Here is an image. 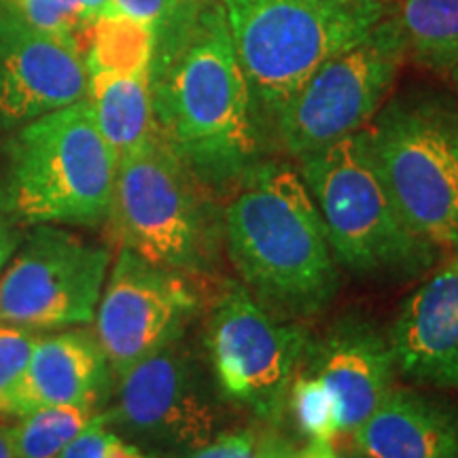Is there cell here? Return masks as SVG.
I'll use <instances>...</instances> for the list:
<instances>
[{
  "label": "cell",
  "mask_w": 458,
  "mask_h": 458,
  "mask_svg": "<svg viewBox=\"0 0 458 458\" xmlns=\"http://www.w3.org/2000/svg\"><path fill=\"white\" fill-rule=\"evenodd\" d=\"M148 81L159 134L204 185H240L259 165L257 108L219 0H185L157 28Z\"/></svg>",
  "instance_id": "cell-1"
},
{
  "label": "cell",
  "mask_w": 458,
  "mask_h": 458,
  "mask_svg": "<svg viewBox=\"0 0 458 458\" xmlns=\"http://www.w3.org/2000/svg\"><path fill=\"white\" fill-rule=\"evenodd\" d=\"M223 215V242L246 289L280 317H317L340 289L323 216L301 174L259 164Z\"/></svg>",
  "instance_id": "cell-2"
},
{
  "label": "cell",
  "mask_w": 458,
  "mask_h": 458,
  "mask_svg": "<svg viewBox=\"0 0 458 458\" xmlns=\"http://www.w3.org/2000/svg\"><path fill=\"white\" fill-rule=\"evenodd\" d=\"M300 168L334 257L348 270L410 280L437 266L444 250L401 216L377 174L363 130L300 157Z\"/></svg>",
  "instance_id": "cell-3"
},
{
  "label": "cell",
  "mask_w": 458,
  "mask_h": 458,
  "mask_svg": "<svg viewBox=\"0 0 458 458\" xmlns=\"http://www.w3.org/2000/svg\"><path fill=\"white\" fill-rule=\"evenodd\" d=\"M257 111L276 119L325 62L385 20L380 0H219Z\"/></svg>",
  "instance_id": "cell-4"
},
{
  "label": "cell",
  "mask_w": 458,
  "mask_h": 458,
  "mask_svg": "<svg viewBox=\"0 0 458 458\" xmlns=\"http://www.w3.org/2000/svg\"><path fill=\"white\" fill-rule=\"evenodd\" d=\"M199 182L159 131L119 159L108 219L123 249L182 276L213 270L223 219Z\"/></svg>",
  "instance_id": "cell-5"
},
{
  "label": "cell",
  "mask_w": 458,
  "mask_h": 458,
  "mask_svg": "<svg viewBox=\"0 0 458 458\" xmlns=\"http://www.w3.org/2000/svg\"><path fill=\"white\" fill-rule=\"evenodd\" d=\"M117 157L88 100L32 119L9 147L7 208L30 223L108 219Z\"/></svg>",
  "instance_id": "cell-6"
},
{
  "label": "cell",
  "mask_w": 458,
  "mask_h": 458,
  "mask_svg": "<svg viewBox=\"0 0 458 458\" xmlns=\"http://www.w3.org/2000/svg\"><path fill=\"white\" fill-rule=\"evenodd\" d=\"M117 377L105 425L148 458H182L219 435L225 399L208 357L182 335Z\"/></svg>",
  "instance_id": "cell-7"
},
{
  "label": "cell",
  "mask_w": 458,
  "mask_h": 458,
  "mask_svg": "<svg viewBox=\"0 0 458 458\" xmlns=\"http://www.w3.org/2000/svg\"><path fill=\"white\" fill-rule=\"evenodd\" d=\"M363 131L401 216L458 255V130L433 108L397 102Z\"/></svg>",
  "instance_id": "cell-8"
},
{
  "label": "cell",
  "mask_w": 458,
  "mask_h": 458,
  "mask_svg": "<svg viewBox=\"0 0 458 458\" xmlns=\"http://www.w3.org/2000/svg\"><path fill=\"white\" fill-rule=\"evenodd\" d=\"M308 334L286 323L240 283H225L206 334V357L221 397L261 420L283 414Z\"/></svg>",
  "instance_id": "cell-9"
},
{
  "label": "cell",
  "mask_w": 458,
  "mask_h": 458,
  "mask_svg": "<svg viewBox=\"0 0 458 458\" xmlns=\"http://www.w3.org/2000/svg\"><path fill=\"white\" fill-rule=\"evenodd\" d=\"M405 54L397 20H382L363 41L325 62L276 114L283 147L300 159L363 130L391 89Z\"/></svg>",
  "instance_id": "cell-10"
},
{
  "label": "cell",
  "mask_w": 458,
  "mask_h": 458,
  "mask_svg": "<svg viewBox=\"0 0 458 458\" xmlns=\"http://www.w3.org/2000/svg\"><path fill=\"white\" fill-rule=\"evenodd\" d=\"M108 261L102 246L38 223L0 276V323L32 331L91 323Z\"/></svg>",
  "instance_id": "cell-11"
},
{
  "label": "cell",
  "mask_w": 458,
  "mask_h": 458,
  "mask_svg": "<svg viewBox=\"0 0 458 458\" xmlns=\"http://www.w3.org/2000/svg\"><path fill=\"white\" fill-rule=\"evenodd\" d=\"M198 295L179 272L119 250L96 308V340L113 374L139 363L176 337L198 312Z\"/></svg>",
  "instance_id": "cell-12"
},
{
  "label": "cell",
  "mask_w": 458,
  "mask_h": 458,
  "mask_svg": "<svg viewBox=\"0 0 458 458\" xmlns=\"http://www.w3.org/2000/svg\"><path fill=\"white\" fill-rule=\"evenodd\" d=\"M83 45L0 9V125H20L88 100Z\"/></svg>",
  "instance_id": "cell-13"
},
{
  "label": "cell",
  "mask_w": 458,
  "mask_h": 458,
  "mask_svg": "<svg viewBox=\"0 0 458 458\" xmlns=\"http://www.w3.org/2000/svg\"><path fill=\"white\" fill-rule=\"evenodd\" d=\"M394 369L418 385L458 393V255L401 306L391 331Z\"/></svg>",
  "instance_id": "cell-14"
},
{
  "label": "cell",
  "mask_w": 458,
  "mask_h": 458,
  "mask_svg": "<svg viewBox=\"0 0 458 458\" xmlns=\"http://www.w3.org/2000/svg\"><path fill=\"white\" fill-rule=\"evenodd\" d=\"M306 357L312 374L334 393L340 433L363 425L393 388L391 344L365 318H340L323 340L308 346Z\"/></svg>",
  "instance_id": "cell-15"
},
{
  "label": "cell",
  "mask_w": 458,
  "mask_h": 458,
  "mask_svg": "<svg viewBox=\"0 0 458 458\" xmlns=\"http://www.w3.org/2000/svg\"><path fill=\"white\" fill-rule=\"evenodd\" d=\"M352 439L365 458H458V408L433 394L391 388Z\"/></svg>",
  "instance_id": "cell-16"
},
{
  "label": "cell",
  "mask_w": 458,
  "mask_h": 458,
  "mask_svg": "<svg viewBox=\"0 0 458 458\" xmlns=\"http://www.w3.org/2000/svg\"><path fill=\"white\" fill-rule=\"evenodd\" d=\"M111 371L105 351L88 331L38 337L21 386V416L45 405L98 410L108 393Z\"/></svg>",
  "instance_id": "cell-17"
},
{
  "label": "cell",
  "mask_w": 458,
  "mask_h": 458,
  "mask_svg": "<svg viewBox=\"0 0 458 458\" xmlns=\"http://www.w3.org/2000/svg\"><path fill=\"white\" fill-rule=\"evenodd\" d=\"M88 102L117 162L157 136L148 72H91Z\"/></svg>",
  "instance_id": "cell-18"
},
{
  "label": "cell",
  "mask_w": 458,
  "mask_h": 458,
  "mask_svg": "<svg viewBox=\"0 0 458 458\" xmlns=\"http://www.w3.org/2000/svg\"><path fill=\"white\" fill-rule=\"evenodd\" d=\"M394 20L420 64L435 71L458 68V0H405Z\"/></svg>",
  "instance_id": "cell-19"
},
{
  "label": "cell",
  "mask_w": 458,
  "mask_h": 458,
  "mask_svg": "<svg viewBox=\"0 0 458 458\" xmlns=\"http://www.w3.org/2000/svg\"><path fill=\"white\" fill-rule=\"evenodd\" d=\"M156 30L123 15H102L89 28L88 68L91 72L140 74L151 71Z\"/></svg>",
  "instance_id": "cell-20"
},
{
  "label": "cell",
  "mask_w": 458,
  "mask_h": 458,
  "mask_svg": "<svg viewBox=\"0 0 458 458\" xmlns=\"http://www.w3.org/2000/svg\"><path fill=\"white\" fill-rule=\"evenodd\" d=\"M100 411L88 405H45L9 428L15 458H60Z\"/></svg>",
  "instance_id": "cell-21"
},
{
  "label": "cell",
  "mask_w": 458,
  "mask_h": 458,
  "mask_svg": "<svg viewBox=\"0 0 458 458\" xmlns=\"http://www.w3.org/2000/svg\"><path fill=\"white\" fill-rule=\"evenodd\" d=\"M286 403L291 405L297 428L308 439L331 442L340 433L337 401L317 374L295 376Z\"/></svg>",
  "instance_id": "cell-22"
},
{
  "label": "cell",
  "mask_w": 458,
  "mask_h": 458,
  "mask_svg": "<svg viewBox=\"0 0 458 458\" xmlns=\"http://www.w3.org/2000/svg\"><path fill=\"white\" fill-rule=\"evenodd\" d=\"M37 342L32 329L0 323V414L21 416V386Z\"/></svg>",
  "instance_id": "cell-23"
},
{
  "label": "cell",
  "mask_w": 458,
  "mask_h": 458,
  "mask_svg": "<svg viewBox=\"0 0 458 458\" xmlns=\"http://www.w3.org/2000/svg\"><path fill=\"white\" fill-rule=\"evenodd\" d=\"M0 9L43 32L74 38L88 49L91 21L74 0H0Z\"/></svg>",
  "instance_id": "cell-24"
},
{
  "label": "cell",
  "mask_w": 458,
  "mask_h": 458,
  "mask_svg": "<svg viewBox=\"0 0 458 458\" xmlns=\"http://www.w3.org/2000/svg\"><path fill=\"white\" fill-rule=\"evenodd\" d=\"M283 439L257 437L250 431L219 433L202 448L189 452L182 458H270Z\"/></svg>",
  "instance_id": "cell-25"
},
{
  "label": "cell",
  "mask_w": 458,
  "mask_h": 458,
  "mask_svg": "<svg viewBox=\"0 0 458 458\" xmlns=\"http://www.w3.org/2000/svg\"><path fill=\"white\" fill-rule=\"evenodd\" d=\"M185 0H111L106 15H123L157 30Z\"/></svg>",
  "instance_id": "cell-26"
},
{
  "label": "cell",
  "mask_w": 458,
  "mask_h": 458,
  "mask_svg": "<svg viewBox=\"0 0 458 458\" xmlns=\"http://www.w3.org/2000/svg\"><path fill=\"white\" fill-rule=\"evenodd\" d=\"M106 433L108 428L100 411V414L85 427V431L81 435H77V437L68 444V448L62 452L60 458H105Z\"/></svg>",
  "instance_id": "cell-27"
},
{
  "label": "cell",
  "mask_w": 458,
  "mask_h": 458,
  "mask_svg": "<svg viewBox=\"0 0 458 458\" xmlns=\"http://www.w3.org/2000/svg\"><path fill=\"white\" fill-rule=\"evenodd\" d=\"M270 458H337V454L334 448H331V442L308 439V444L300 445V448H295V445L286 442H280Z\"/></svg>",
  "instance_id": "cell-28"
},
{
  "label": "cell",
  "mask_w": 458,
  "mask_h": 458,
  "mask_svg": "<svg viewBox=\"0 0 458 458\" xmlns=\"http://www.w3.org/2000/svg\"><path fill=\"white\" fill-rule=\"evenodd\" d=\"M20 229L4 216H0V276H3L4 267L11 261V257L20 246Z\"/></svg>",
  "instance_id": "cell-29"
},
{
  "label": "cell",
  "mask_w": 458,
  "mask_h": 458,
  "mask_svg": "<svg viewBox=\"0 0 458 458\" xmlns=\"http://www.w3.org/2000/svg\"><path fill=\"white\" fill-rule=\"evenodd\" d=\"M105 458H148L145 452H140L136 445L114 435L113 431L106 433V444H105Z\"/></svg>",
  "instance_id": "cell-30"
},
{
  "label": "cell",
  "mask_w": 458,
  "mask_h": 458,
  "mask_svg": "<svg viewBox=\"0 0 458 458\" xmlns=\"http://www.w3.org/2000/svg\"><path fill=\"white\" fill-rule=\"evenodd\" d=\"M79 4V9L83 11V15L88 17V21L94 24L96 20L102 15L108 13V7H111V0H74Z\"/></svg>",
  "instance_id": "cell-31"
},
{
  "label": "cell",
  "mask_w": 458,
  "mask_h": 458,
  "mask_svg": "<svg viewBox=\"0 0 458 458\" xmlns=\"http://www.w3.org/2000/svg\"><path fill=\"white\" fill-rule=\"evenodd\" d=\"M0 458H15L13 445H11L9 428L0 427Z\"/></svg>",
  "instance_id": "cell-32"
},
{
  "label": "cell",
  "mask_w": 458,
  "mask_h": 458,
  "mask_svg": "<svg viewBox=\"0 0 458 458\" xmlns=\"http://www.w3.org/2000/svg\"><path fill=\"white\" fill-rule=\"evenodd\" d=\"M0 204L7 208V191H4V189H0Z\"/></svg>",
  "instance_id": "cell-33"
},
{
  "label": "cell",
  "mask_w": 458,
  "mask_h": 458,
  "mask_svg": "<svg viewBox=\"0 0 458 458\" xmlns=\"http://www.w3.org/2000/svg\"><path fill=\"white\" fill-rule=\"evenodd\" d=\"M337 458H365V456H360L359 452H348V454H342V456H337Z\"/></svg>",
  "instance_id": "cell-34"
},
{
  "label": "cell",
  "mask_w": 458,
  "mask_h": 458,
  "mask_svg": "<svg viewBox=\"0 0 458 458\" xmlns=\"http://www.w3.org/2000/svg\"><path fill=\"white\" fill-rule=\"evenodd\" d=\"M456 81H458V72H456Z\"/></svg>",
  "instance_id": "cell-35"
}]
</instances>
